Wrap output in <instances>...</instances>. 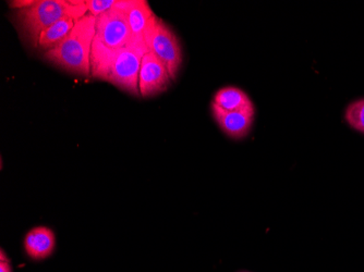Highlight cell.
<instances>
[{
    "label": "cell",
    "instance_id": "1",
    "mask_svg": "<svg viewBox=\"0 0 364 272\" xmlns=\"http://www.w3.org/2000/svg\"><path fill=\"white\" fill-rule=\"evenodd\" d=\"M149 52L145 40H134L129 46L118 50H108L93 45L91 77L108 82L130 95L141 97L139 91L141 62Z\"/></svg>",
    "mask_w": 364,
    "mask_h": 272
},
{
    "label": "cell",
    "instance_id": "2",
    "mask_svg": "<svg viewBox=\"0 0 364 272\" xmlns=\"http://www.w3.org/2000/svg\"><path fill=\"white\" fill-rule=\"evenodd\" d=\"M85 0H38L28 7L14 10L12 20L22 40L38 48L41 34L65 18L79 20L87 16Z\"/></svg>",
    "mask_w": 364,
    "mask_h": 272
},
{
    "label": "cell",
    "instance_id": "3",
    "mask_svg": "<svg viewBox=\"0 0 364 272\" xmlns=\"http://www.w3.org/2000/svg\"><path fill=\"white\" fill-rule=\"evenodd\" d=\"M96 16L87 13L60 44L43 54L47 62L70 75H91V55L95 38Z\"/></svg>",
    "mask_w": 364,
    "mask_h": 272
},
{
    "label": "cell",
    "instance_id": "4",
    "mask_svg": "<svg viewBox=\"0 0 364 272\" xmlns=\"http://www.w3.org/2000/svg\"><path fill=\"white\" fill-rule=\"evenodd\" d=\"M128 5L129 0H118L112 9L96 18L93 45L118 50L134 42L128 23Z\"/></svg>",
    "mask_w": 364,
    "mask_h": 272
},
{
    "label": "cell",
    "instance_id": "5",
    "mask_svg": "<svg viewBox=\"0 0 364 272\" xmlns=\"http://www.w3.org/2000/svg\"><path fill=\"white\" fill-rule=\"evenodd\" d=\"M144 40L149 50L166 65L171 79L175 81L183 62V55L179 38L173 28L155 16L145 33Z\"/></svg>",
    "mask_w": 364,
    "mask_h": 272
},
{
    "label": "cell",
    "instance_id": "6",
    "mask_svg": "<svg viewBox=\"0 0 364 272\" xmlns=\"http://www.w3.org/2000/svg\"><path fill=\"white\" fill-rule=\"evenodd\" d=\"M171 79L166 65L152 52L146 53L141 62L139 75V91L143 98L153 97L171 87Z\"/></svg>",
    "mask_w": 364,
    "mask_h": 272
},
{
    "label": "cell",
    "instance_id": "7",
    "mask_svg": "<svg viewBox=\"0 0 364 272\" xmlns=\"http://www.w3.org/2000/svg\"><path fill=\"white\" fill-rule=\"evenodd\" d=\"M210 109L215 121L229 138L241 140L250 133L255 122V106L238 111H226L210 104Z\"/></svg>",
    "mask_w": 364,
    "mask_h": 272
},
{
    "label": "cell",
    "instance_id": "8",
    "mask_svg": "<svg viewBox=\"0 0 364 272\" xmlns=\"http://www.w3.org/2000/svg\"><path fill=\"white\" fill-rule=\"evenodd\" d=\"M23 247L26 255L33 261H44L54 253L56 235L47 227H36L24 236Z\"/></svg>",
    "mask_w": 364,
    "mask_h": 272
},
{
    "label": "cell",
    "instance_id": "9",
    "mask_svg": "<svg viewBox=\"0 0 364 272\" xmlns=\"http://www.w3.org/2000/svg\"><path fill=\"white\" fill-rule=\"evenodd\" d=\"M128 23L132 38L144 40L145 33L156 14L145 0H129Z\"/></svg>",
    "mask_w": 364,
    "mask_h": 272
},
{
    "label": "cell",
    "instance_id": "10",
    "mask_svg": "<svg viewBox=\"0 0 364 272\" xmlns=\"http://www.w3.org/2000/svg\"><path fill=\"white\" fill-rule=\"evenodd\" d=\"M212 104L226 111H238L255 106L250 96L236 87H226L218 89L215 93Z\"/></svg>",
    "mask_w": 364,
    "mask_h": 272
},
{
    "label": "cell",
    "instance_id": "11",
    "mask_svg": "<svg viewBox=\"0 0 364 272\" xmlns=\"http://www.w3.org/2000/svg\"><path fill=\"white\" fill-rule=\"evenodd\" d=\"M77 21V20L73 19V18H65L44 31L38 38V50L44 54L60 44L70 34Z\"/></svg>",
    "mask_w": 364,
    "mask_h": 272
},
{
    "label": "cell",
    "instance_id": "12",
    "mask_svg": "<svg viewBox=\"0 0 364 272\" xmlns=\"http://www.w3.org/2000/svg\"><path fill=\"white\" fill-rule=\"evenodd\" d=\"M345 120L353 130L364 134V98L355 100L347 106Z\"/></svg>",
    "mask_w": 364,
    "mask_h": 272
},
{
    "label": "cell",
    "instance_id": "13",
    "mask_svg": "<svg viewBox=\"0 0 364 272\" xmlns=\"http://www.w3.org/2000/svg\"><path fill=\"white\" fill-rule=\"evenodd\" d=\"M117 3L118 0H85L87 12L96 18L109 11Z\"/></svg>",
    "mask_w": 364,
    "mask_h": 272
},
{
    "label": "cell",
    "instance_id": "14",
    "mask_svg": "<svg viewBox=\"0 0 364 272\" xmlns=\"http://www.w3.org/2000/svg\"><path fill=\"white\" fill-rule=\"evenodd\" d=\"M0 272H14L12 271L11 263L5 254V251L1 249L0 253Z\"/></svg>",
    "mask_w": 364,
    "mask_h": 272
},
{
    "label": "cell",
    "instance_id": "15",
    "mask_svg": "<svg viewBox=\"0 0 364 272\" xmlns=\"http://www.w3.org/2000/svg\"><path fill=\"white\" fill-rule=\"evenodd\" d=\"M240 272H249V271H240Z\"/></svg>",
    "mask_w": 364,
    "mask_h": 272
}]
</instances>
